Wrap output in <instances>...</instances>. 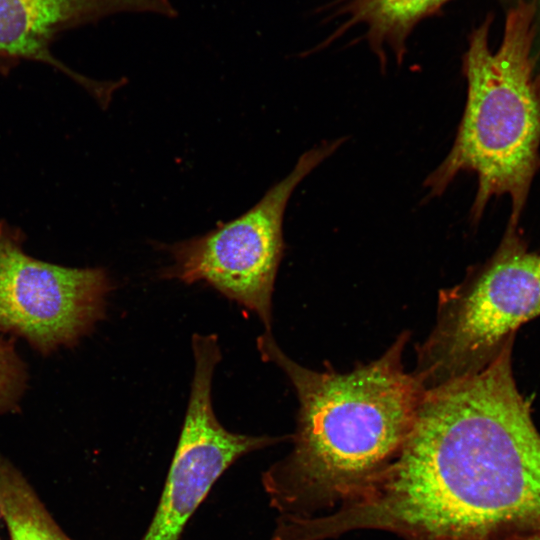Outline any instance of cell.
<instances>
[{
    "label": "cell",
    "mask_w": 540,
    "mask_h": 540,
    "mask_svg": "<svg viewBox=\"0 0 540 540\" xmlns=\"http://www.w3.org/2000/svg\"><path fill=\"white\" fill-rule=\"evenodd\" d=\"M513 339L481 371L426 390L392 462L335 510L292 520L290 540L357 530L401 540L540 535V433L513 377Z\"/></svg>",
    "instance_id": "1"
},
{
    "label": "cell",
    "mask_w": 540,
    "mask_h": 540,
    "mask_svg": "<svg viewBox=\"0 0 540 540\" xmlns=\"http://www.w3.org/2000/svg\"><path fill=\"white\" fill-rule=\"evenodd\" d=\"M409 337L402 332L379 358L344 373L300 365L272 332L257 338L261 357L285 373L299 403L291 451L261 476L279 516L310 518L335 510L397 456L426 391L403 364Z\"/></svg>",
    "instance_id": "2"
},
{
    "label": "cell",
    "mask_w": 540,
    "mask_h": 540,
    "mask_svg": "<svg viewBox=\"0 0 540 540\" xmlns=\"http://www.w3.org/2000/svg\"><path fill=\"white\" fill-rule=\"evenodd\" d=\"M536 5L518 0L509 10L497 51L489 45L488 16L469 36L463 56L464 113L450 152L424 182L440 196L460 172L477 175L472 220L494 196L508 195V226L517 227L540 167V74L532 57Z\"/></svg>",
    "instance_id": "3"
},
{
    "label": "cell",
    "mask_w": 540,
    "mask_h": 540,
    "mask_svg": "<svg viewBox=\"0 0 540 540\" xmlns=\"http://www.w3.org/2000/svg\"><path fill=\"white\" fill-rule=\"evenodd\" d=\"M508 226L495 253L439 292L435 324L412 373L428 390L484 369L516 329L540 315V253Z\"/></svg>",
    "instance_id": "4"
},
{
    "label": "cell",
    "mask_w": 540,
    "mask_h": 540,
    "mask_svg": "<svg viewBox=\"0 0 540 540\" xmlns=\"http://www.w3.org/2000/svg\"><path fill=\"white\" fill-rule=\"evenodd\" d=\"M344 142L325 141L300 156L292 171L241 216L205 234L157 243L171 263L159 277L185 284L204 282L258 316L271 332L273 292L283 256V217L298 184Z\"/></svg>",
    "instance_id": "5"
},
{
    "label": "cell",
    "mask_w": 540,
    "mask_h": 540,
    "mask_svg": "<svg viewBox=\"0 0 540 540\" xmlns=\"http://www.w3.org/2000/svg\"><path fill=\"white\" fill-rule=\"evenodd\" d=\"M112 282L103 268H71L29 256L19 229L0 221V331L48 354L71 347L104 318Z\"/></svg>",
    "instance_id": "6"
},
{
    "label": "cell",
    "mask_w": 540,
    "mask_h": 540,
    "mask_svg": "<svg viewBox=\"0 0 540 540\" xmlns=\"http://www.w3.org/2000/svg\"><path fill=\"white\" fill-rule=\"evenodd\" d=\"M194 372L188 405L152 520L140 540H180L214 484L243 456L291 436L246 435L226 429L212 406V379L222 358L215 334L192 335Z\"/></svg>",
    "instance_id": "7"
},
{
    "label": "cell",
    "mask_w": 540,
    "mask_h": 540,
    "mask_svg": "<svg viewBox=\"0 0 540 540\" xmlns=\"http://www.w3.org/2000/svg\"><path fill=\"white\" fill-rule=\"evenodd\" d=\"M122 13L177 16L172 0H0V61L31 60L52 66L106 106L119 83L91 80L73 71L51 51L61 32Z\"/></svg>",
    "instance_id": "8"
},
{
    "label": "cell",
    "mask_w": 540,
    "mask_h": 540,
    "mask_svg": "<svg viewBox=\"0 0 540 540\" xmlns=\"http://www.w3.org/2000/svg\"><path fill=\"white\" fill-rule=\"evenodd\" d=\"M450 1L340 0L337 15L343 16L344 21L332 38L360 26L364 28V37L382 68L386 67L387 50L392 51L397 62L401 63L414 28Z\"/></svg>",
    "instance_id": "9"
},
{
    "label": "cell",
    "mask_w": 540,
    "mask_h": 540,
    "mask_svg": "<svg viewBox=\"0 0 540 540\" xmlns=\"http://www.w3.org/2000/svg\"><path fill=\"white\" fill-rule=\"evenodd\" d=\"M0 516L11 540H71L22 474L0 457Z\"/></svg>",
    "instance_id": "10"
},
{
    "label": "cell",
    "mask_w": 540,
    "mask_h": 540,
    "mask_svg": "<svg viewBox=\"0 0 540 540\" xmlns=\"http://www.w3.org/2000/svg\"><path fill=\"white\" fill-rule=\"evenodd\" d=\"M27 373L11 341L0 335V413L13 410L26 385Z\"/></svg>",
    "instance_id": "11"
},
{
    "label": "cell",
    "mask_w": 540,
    "mask_h": 540,
    "mask_svg": "<svg viewBox=\"0 0 540 540\" xmlns=\"http://www.w3.org/2000/svg\"><path fill=\"white\" fill-rule=\"evenodd\" d=\"M530 540H540V535L536 536V537H533L531 538Z\"/></svg>",
    "instance_id": "12"
},
{
    "label": "cell",
    "mask_w": 540,
    "mask_h": 540,
    "mask_svg": "<svg viewBox=\"0 0 540 540\" xmlns=\"http://www.w3.org/2000/svg\"><path fill=\"white\" fill-rule=\"evenodd\" d=\"M2 67H3V65H2V63L0 62V71L2 70Z\"/></svg>",
    "instance_id": "13"
}]
</instances>
